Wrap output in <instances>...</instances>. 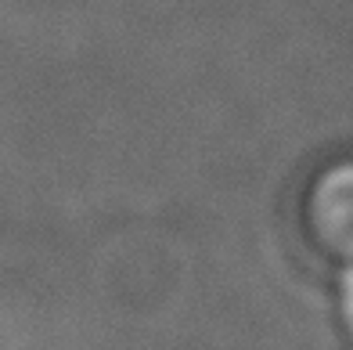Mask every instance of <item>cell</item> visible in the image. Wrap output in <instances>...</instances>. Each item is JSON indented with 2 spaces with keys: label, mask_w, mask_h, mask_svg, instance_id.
Segmentation results:
<instances>
[{
  "label": "cell",
  "mask_w": 353,
  "mask_h": 350,
  "mask_svg": "<svg viewBox=\"0 0 353 350\" xmlns=\"http://www.w3.org/2000/svg\"><path fill=\"white\" fill-rule=\"evenodd\" d=\"M292 224L317 264L353 267V145L317 155L292 195Z\"/></svg>",
  "instance_id": "cell-1"
}]
</instances>
